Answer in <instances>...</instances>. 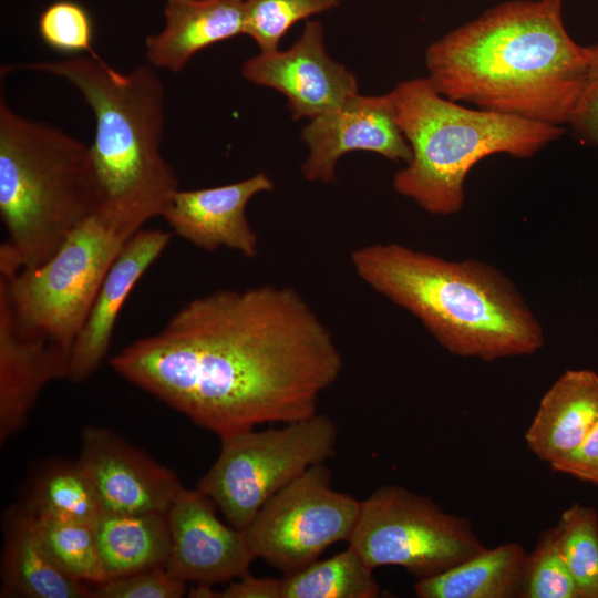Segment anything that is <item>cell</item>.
<instances>
[{"mask_svg": "<svg viewBox=\"0 0 598 598\" xmlns=\"http://www.w3.org/2000/svg\"><path fill=\"white\" fill-rule=\"evenodd\" d=\"M110 365L223 439L315 415L343 360L332 332L298 290L260 285L190 300Z\"/></svg>", "mask_w": 598, "mask_h": 598, "instance_id": "cell-1", "label": "cell"}, {"mask_svg": "<svg viewBox=\"0 0 598 598\" xmlns=\"http://www.w3.org/2000/svg\"><path fill=\"white\" fill-rule=\"evenodd\" d=\"M564 0H509L431 43L427 80L442 96L545 124H569L588 68Z\"/></svg>", "mask_w": 598, "mask_h": 598, "instance_id": "cell-2", "label": "cell"}, {"mask_svg": "<svg viewBox=\"0 0 598 598\" xmlns=\"http://www.w3.org/2000/svg\"><path fill=\"white\" fill-rule=\"evenodd\" d=\"M350 259L367 286L416 317L454 355L494 361L530 355L544 344L529 306L488 264L447 260L396 243L358 247Z\"/></svg>", "mask_w": 598, "mask_h": 598, "instance_id": "cell-3", "label": "cell"}, {"mask_svg": "<svg viewBox=\"0 0 598 598\" xmlns=\"http://www.w3.org/2000/svg\"><path fill=\"white\" fill-rule=\"evenodd\" d=\"M49 73L73 85L95 118L90 145L102 210L144 226L161 216L178 188L161 152L165 126L164 84L148 65L122 73L101 58L71 55L6 66Z\"/></svg>", "mask_w": 598, "mask_h": 598, "instance_id": "cell-4", "label": "cell"}, {"mask_svg": "<svg viewBox=\"0 0 598 598\" xmlns=\"http://www.w3.org/2000/svg\"><path fill=\"white\" fill-rule=\"evenodd\" d=\"M100 205L90 146L0 97V274L45 262Z\"/></svg>", "mask_w": 598, "mask_h": 598, "instance_id": "cell-5", "label": "cell"}, {"mask_svg": "<svg viewBox=\"0 0 598 598\" xmlns=\"http://www.w3.org/2000/svg\"><path fill=\"white\" fill-rule=\"evenodd\" d=\"M391 94L412 151L393 187L433 215L463 208L466 175L481 159L499 153L529 158L565 134L564 126L466 107L437 93L427 78L401 82Z\"/></svg>", "mask_w": 598, "mask_h": 598, "instance_id": "cell-6", "label": "cell"}, {"mask_svg": "<svg viewBox=\"0 0 598 598\" xmlns=\"http://www.w3.org/2000/svg\"><path fill=\"white\" fill-rule=\"evenodd\" d=\"M142 227L96 210L39 267L0 274L18 319L71 352L110 267Z\"/></svg>", "mask_w": 598, "mask_h": 598, "instance_id": "cell-7", "label": "cell"}, {"mask_svg": "<svg viewBox=\"0 0 598 598\" xmlns=\"http://www.w3.org/2000/svg\"><path fill=\"white\" fill-rule=\"evenodd\" d=\"M219 454L198 481L235 528L246 529L265 503L312 465L336 454L338 427L326 414L220 439Z\"/></svg>", "mask_w": 598, "mask_h": 598, "instance_id": "cell-8", "label": "cell"}, {"mask_svg": "<svg viewBox=\"0 0 598 598\" xmlns=\"http://www.w3.org/2000/svg\"><path fill=\"white\" fill-rule=\"evenodd\" d=\"M348 544L371 569L399 566L417 579L436 576L486 548L470 519L399 485L381 486L361 501Z\"/></svg>", "mask_w": 598, "mask_h": 598, "instance_id": "cell-9", "label": "cell"}, {"mask_svg": "<svg viewBox=\"0 0 598 598\" xmlns=\"http://www.w3.org/2000/svg\"><path fill=\"white\" fill-rule=\"evenodd\" d=\"M360 505L331 487V473L321 463L268 499L244 533L255 558L287 574L317 560L331 545L348 542Z\"/></svg>", "mask_w": 598, "mask_h": 598, "instance_id": "cell-10", "label": "cell"}, {"mask_svg": "<svg viewBox=\"0 0 598 598\" xmlns=\"http://www.w3.org/2000/svg\"><path fill=\"white\" fill-rule=\"evenodd\" d=\"M301 138L309 150L301 172L310 182L334 183L337 162L352 151L373 152L405 164L412 158L410 144L396 122L391 92L351 96L309 120Z\"/></svg>", "mask_w": 598, "mask_h": 598, "instance_id": "cell-11", "label": "cell"}, {"mask_svg": "<svg viewBox=\"0 0 598 598\" xmlns=\"http://www.w3.org/2000/svg\"><path fill=\"white\" fill-rule=\"evenodd\" d=\"M241 74L282 93L293 120H311L359 93L354 74L328 55L318 21H308L288 50L260 52L246 60Z\"/></svg>", "mask_w": 598, "mask_h": 598, "instance_id": "cell-12", "label": "cell"}, {"mask_svg": "<svg viewBox=\"0 0 598 598\" xmlns=\"http://www.w3.org/2000/svg\"><path fill=\"white\" fill-rule=\"evenodd\" d=\"M78 460L101 512L166 513L184 487L173 471L106 427L83 430Z\"/></svg>", "mask_w": 598, "mask_h": 598, "instance_id": "cell-13", "label": "cell"}, {"mask_svg": "<svg viewBox=\"0 0 598 598\" xmlns=\"http://www.w3.org/2000/svg\"><path fill=\"white\" fill-rule=\"evenodd\" d=\"M215 507L196 487H183L167 511L172 553L166 569L185 582H229L249 573L256 559L244 530L223 523Z\"/></svg>", "mask_w": 598, "mask_h": 598, "instance_id": "cell-14", "label": "cell"}, {"mask_svg": "<svg viewBox=\"0 0 598 598\" xmlns=\"http://www.w3.org/2000/svg\"><path fill=\"white\" fill-rule=\"evenodd\" d=\"M70 350L17 317L0 282V443L20 432L43 388L69 377Z\"/></svg>", "mask_w": 598, "mask_h": 598, "instance_id": "cell-15", "label": "cell"}, {"mask_svg": "<svg viewBox=\"0 0 598 598\" xmlns=\"http://www.w3.org/2000/svg\"><path fill=\"white\" fill-rule=\"evenodd\" d=\"M266 173L216 187L181 190L167 200L161 213L174 235L195 247L215 251L228 248L245 257L258 254V236L246 216L249 200L272 190Z\"/></svg>", "mask_w": 598, "mask_h": 598, "instance_id": "cell-16", "label": "cell"}, {"mask_svg": "<svg viewBox=\"0 0 598 598\" xmlns=\"http://www.w3.org/2000/svg\"><path fill=\"white\" fill-rule=\"evenodd\" d=\"M162 229H138L122 247L96 293L70 352L72 382L87 380L99 369L111 346L121 309L134 286L161 256L173 237Z\"/></svg>", "mask_w": 598, "mask_h": 598, "instance_id": "cell-17", "label": "cell"}, {"mask_svg": "<svg viewBox=\"0 0 598 598\" xmlns=\"http://www.w3.org/2000/svg\"><path fill=\"white\" fill-rule=\"evenodd\" d=\"M164 28L145 41L151 66L182 71L199 51L244 34V0H165Z\"/></svg>", "mask_w": 598, "mask_h": 598, "instance_id": "cell-18", "label": "cell"}, {"mask_svg": "<svg viewBox=\"0 0 598 598\" xmlns=\"http://www.w3.org/2000/svg\"><path fill=\"white\" fill-rule=\"evenodd\" d=\"M0 570L1 597L92 598V586L56 565L23 504L6 514Z\"/></svg>", "mask_w": 598, "mask_h": 598, "instance_id": "cell-19", "label": "cell"}, {"mask_svg": "<svg viewBox=\"0 0 598 598\" xmlns=\"http://www.w3.org/2000/svg\"><path fill=\"white\" fill-rule=\"evenodd\" d=\"M598 423V374L567 370L545 392L524 439L548 465L576 448Z\"/></svg>", "mask_w": 598, "mask_h": 598, "instance_id": "cell-20", "label": "cell"}, {"mask_svg": "<svg viewBox=\"0 0 598 598\" xmlns=\"http://www.w3.org/2000/svg\"><path fill=\"white\" fill-rule=\"evenodd\" d=\"M93 529L106 580L167 566L172 553L167 512H101Z\"/></svg>", "mask_w": 598, "mask_h": 598, "instance_id": "cell-21", "label": "cell"}, {"mask_svg": "<svg viewBox=\"0 0 598 598\" xmlns=\"http://www.w3.org/2000/svg\"><path fill=\"white\" fill-rule=\"evenodd\" d=\"M526 554L516 542L485 548L436 576L417 579L415 595L420 598L519 597Z\"/></svg>", "mask_w": 598, "mask_h": 598, "instance_id": "cell-22", "label": "cell"}, {"mask_svg": "<svg viewBox=\"0 0 598 598\" xmlns=\"http://www.w3.org/2000/svg\"><path fill=\"white\" fill-rule=\"evenodd\" d=\"M281 584V598H377L382 591L373 569L349 545L328 559L283 574Z\"/></svg>", "mask_w": 598, "mask_h": 598, "instance_id": "cell-23", "label": "cell"}, {"mask_svg": "<svg viewBox=\"0 0 598 598\" xmlns=\"http://www.w3.org/2000/svg\"><path fill=\"white\" fill-rule=\"evenodd\" d=\"M23 505L34 515L93 523L101 508L93 485L76 461H54L30 483Z\"/></svg>", "mask_w": 598, "mask_h": 598, "instance_id": "cell-24", "label": "cell"}, {"mask_svg": "<svg viewBox=\"0 0 598 598\" xmlns=\"http://www.w3.org/2000/svg\"><path fill=\"white\" fill-rule=\"evenodd\" d=\"M554 529L559 553L580 598H598V514L594 506L575 503Z\"/></svg>", "mask_w": 598, "mask_h": 598, "instance_id": "cell-25", "label": "cell"}, {"mask_svg": "<svg viewBox=\"0 0 598 598\" xmlns=\"http://www.w3.org/2000/svg\"><path fill=\"white\" fill-rule=\"evenodd\" d=\"M33 516L47 549L65 574L90 586L106 580L93 523Z\"/></svg>", "mask_w": 598, "mask_h": 598, "instance_id": "cell-26", "label": "cell"}, {"mask_svg": "<svg viewBox=\"0 0 598 598\" xmlns=\"http://www.w3.org/2000/svg\"><path fill=\"white\" fill-rule=\"evenodd\" d=\"M338 4L339 0H244V34L260 52H274L293 24Z\"/></svg>", "mask_w": 598, "mask_h": 598, "instance_id": "cell-27", "label": "cell"}, {"mask_svg": "<svg viewBox=\"0 0 598 598\" xmlns=\"http://www.w3.org/2000/svg\"><path fill=\"white\" fill-rule=\"evenodd\" d=\"M519 597L580 598L553 528L544 530L534 549L526 554Z\"/></svg>", "mask_w": 598, "mask_h": 598, "instance_id": "cell-28", "label": "cell"}, {"mask_svg": "<svg viewBox=\"0 0 598 598\" xmlns=\"http://www.w3.org/2000/svg\"><path fill=\"white\" fill-rule=\"evenodd\" d=\"M38 31L41 40L53 51L100 58L92 47L94 38L93 20L81 3L58 0L49 4L40 14Z\"/></svg>", "mask_w": 598, "mask_h": 598, "instance_id": "cell-29", "label": "cell"}, {"mask_svg": "<svg viewBox=\"0 0 598 598\" xmlns=\"http://www.w3.org/2000/svg\"><path fill=\"white\" fill-rule=\"evenodd\" d=\"M186 584L161 567L107 579L92 586L91 591L92 598H181Z\"/></svg>", "mask_w": 598, "mask_h": 598, "instance_id": "cell-30", "label": "cell"}, {"mask_svg": "<svg viewBox=\"0 0 598 598\" xmlns=\"http://www.w3.org/2000/svg\"><path fill=\"white\" fill-rule=\"evenodd\" d=\"M588 68L569 126L574 137L598 147V42L586 47Z\"/></svg>", "mask_w": 598, "mask_h": 598, "instance_id": "cell-31", "label": "cell"}, {"mask_svg": "<svg viewBox=\"0 0 598 598\" xmlns=\"http://www.w3.org/2000/svg\"><path fill=\"white\" fill-rule=\"evenodd\" d=\"M549 466L553 472L598 486V423L576 448Z\"/></svg>", "mask_w": 598, "mask_h": 598, "instance_id": "cell-32", "label": "cell"}, {"mask_svg": "<svg viewBox=\"0 0 598 598\" xmlns=\"http://www.w3.org/2000/svg\"><path fill=\"white\" fill-rule=\"evenodd\" d=\"M282 584L279 578L255 577L249 573L228 582L218 591V598H281Z\"/></svg>", "mask_w": 598, "mask_h": 598, "instance_id": "cell-33", "label": "cell"}, {"mask_svg": "<svg viewBox=\"0 0 598 598\" xmlns=\"http://www.w3.org/2000/svg\"><path fill=\"white\" fill-rule=\"evenodd\" d=\"M188 596L195 598H218V591L214 590L213 586L197 584L189 590Z\"/></svg>", "mask_w": 598, "mask_h": 598, "instance_id": "cell-34", "label": "cell"}]
</instances>
